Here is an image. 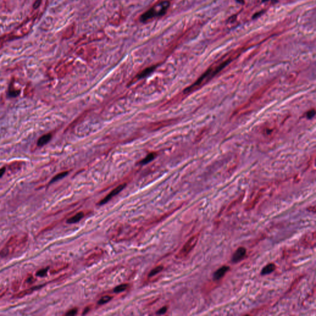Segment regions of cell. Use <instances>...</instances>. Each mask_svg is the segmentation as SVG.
Instances as JSON below:
<instances>
[{
  "label": "cell",
  "instance_id": "obj_1",
  "mask_svg": "<svg viewBox=\"0 0 316 316\" xmlns=\"http://www.w3.org/2000/svg\"><path fill=\"white\" fill-rule=\"evenodd\" d=\"M27 240L28 235L25 233L12 236L0 250V258L5 259L13 256L17 251L21 250L25 246Z\"/></svg>",
  "mask_w": 316,
  "mask_h": 316
},
{
  "label": "cell",
  "instance_id": "obj_2",
  "mask_svg": "<svg viewBox=\"0 0 316 316\" xmlns=\"http://www.w3.org/2000/svg\"><path fill=\"white\" fill-rule=\"evenodd\" d=\"M170 6V2L167 0L158 2L149 10L141 14L140 21L147 22L154 18H157L164 16L168 11Z\"/></svg>",
  "mask_w": 316,
  "mask_h": 316
},
{
  "label": "cell",
  "instance_id": "obj_3",
  "mask_svg": "<svg viewBox=\"0 0 316 316\" xmlns=\"http://www.w3.org/2000/svg\"><path fill=\"white\" fill-rule=\"evenodd\" d=\"M138 229L135 227L128 225H121L117 227L113 232H111V237L115 241H124L130 239L137 235Z\"/></svg>",
  "mask_w": 316,
  "mask_h": 316
},
{
  "label": "cell",
  "instance_id": "obj_4",
  "mask_svg": "<svg viewBox=\"0 0 316 316\" xmlns=\"http://www.w3.org/2000/svg\"><path fill=\"white\" fill-rule=\"evenodd\" d=\"M199 234L197 233L193 236H192L183 245L182 248L180 250L179 253L177 254V257L179 259H182L187 256L190 252L195 248L199 239Z\"/></svg>",
  "mask_w": 316,
  "mask_h": 316
},
{
  "label": "cell",
  "instance_id": "obj_5",
  "mask_svg": "<svg viewBox=\"0 0 316 316\" xmlns=\"http://www.w3.org/2000/svg\"><path fill=\"white\" fill-rule=\"evenodd\" d=\"M125 186H126L125 183H122V184L119 185L116 188L113 189L107 196H105L102 200H101L98 202V204L99 205V206H101V205H104V204H105L106 203H107L113 198H114L115 196L118 195L121 191H122L124 189V188L125 187Z\"/></svg>",
  "mask_w": 316,
  "mask_h": 316
},
{
  "label": "cell",
  "instance_id": "obj_6",
  "mask_svg": "<svg viewBox=\"0 0 316 316\" xmlns=\"http://www.w3.org/2000/svg\"><path fill=\"white\" fill-rule=\"evenodd\" d=\"M246 253V249L244 247H240L238 248L234 254H233L232 258V262L233 263H237L240 262L241 260H242L244 257L245 256Z\"/></svg>",
  "mask_w": 316,
  "mask_h": 316
},
{
  "label": "cell",
  "instance_id": "obj_7",
  "mask_svg": "<svg viewBox=\"0 0 316 316\" xmlns=\"http://www.w3.org/2000/svg\"><path fill=\"white\" fill-rule=\"evenodd\" d=\"M44 285H38V286H35V287H30V288H27L25 289V290H23L17 294H16L14 296L15 298H22L27 295H30L31 293H32L33 292H34L35 291L40 289V288L43 287V286H44Z\"/></svg>",
  "mask_w": 316,
  "mask_h": 316
},
{
  "label": "cell",
  "instance_id": "obj_8",
  "mask_svg": "<svg viewBox=\"0 0 316 316\" xmlns=\"http://www.w3.org/2000/svg\"><path fill=\"white\" fill-rule=\"evenodd\" d=\"M229 269H230L229 267L226 266H222V268H219L218 270H217L214 272V276H213L214 279L215 280H218L221 279L225 275V274L229 271Z\"/></svg>",
  "mask_w": 316,
  "mask_h": 316
},
{
  "label": "cell",
  "instance_id": "obj_9",
  "mask_svg": "<svg viewBox=\"0 0 316 316\" xmlns=\"http://www.w3.org/2000/svg\"><path fill=\"white\" fill-rule=\"evenodd\" d=\"M52 135L51 133H46L41 136L37 141V146L39 147H42L46 144H47L51 139Z\"/></svg>",
  "mask_w": 316,
  "mask_h": 316
},
{
  "label": "cell",
  "instance_id": "obj_10",
  "mask_svg": "<svg viewBox=\"0 0 316 316\" xmlns=\"http://www.w3.org/2000/svg\"><path fill=\"white\" fill-rule=\"evenodd\" d=\"M84 213L83 212H79L78 213L75 214L74 216H72L69 219L67 220V223L68 224H75L78 222H79L83 217H84Z\"/></svg>",
  "mask_w": 316,
  "mask_h": 316
},
{
  "label": "cell",
  "instance_id": "obj_11",
  "mask_svg": "<svg viewBox=\"0 0 316 316\" xmlns=\"http://www.w3.org/2000/svg\"><path fill=\"white\" fill-rule=\"evenodd\" d=\"M276 269V266L273 264V263H270V264L266 266L261 271V274L264 276L267 274H269L272 272H273Z\"/></svg>",
  "mask_w": 316,
  "mask_h": 316
},
{
  "label": "cell",
  "instance_id": "obj_12",
  "mask_svg": "<svg viewBox=\"0 0 316 316\" xmlns=\"http://www.w3.org/2000/svg\"><path fill=\"white\" fill-rule=\"evenodd\" d=\"M102 251H99V252L96 251V252L93 253L90 256H89V257L87 258L86 261H87V262L89 263L90 265L92 264L93 263V261H97L98 260H99L100 259V257L102 256Z\"/></svg>",
  "mask_w": 316,
  "mask_h": 316
},
{
  "label": "cell",
  "instance_id": "obj_13",
  "mask_svg": "<svg viewBox=\"0 0 316 316\" xmlns=\"http://www.w3.org/2000/svg\"><path fill=\"white\" fill-rule=\"evenodd\" d=\"M155 69V67H148L146 69H145L144 71H143L139 75H138V77L140 79H142V78H144L148 75H149L151 73H152L154 70Z\"/></svg>",
  "mask_w": 316,
  "mask_h": 316
},
{
  "label": "cell",
  "instance_id": "obj_14",
  "mask_svg": "<svg viewBox=\"0 0 316 316\" xmlns=\"http://www.w3.org/2000/svg\"><path fill=\"white\" fill-rule=\"evenodd\" d=\"M163 269H164V267L163 266H158L157 267H156L155 268L152 269L150 271V272L148 274V277H152L158 274L163 270Z\"/></svg>",
  "mask_w": 316,
  "mask_h": 316
},
{
  "label": "cell",
  "instance_id": "obj_15",
  "mask_svg": "<svg viewBox=\"0 0 316 316\" xmlns=\"http://www.w3.org/2000/svg\"><path fill=\"white\" fill-rule=\"evenodd\" d=\"M67 174H68V172H61V173H60V174H57L56 175H55L53 178H52V179L51 180V181H50L49 183H54V182H56V181H58V180H61V179H63V178H64V177H65Z\"/></svg>",
  "mask_w": 316,
  "mask_h": 316
},
{
  "label": "cell",
  "instance_id": "obj_16",
  "mask_svg": "<svg viewBox=\"0 0 316 316\" xmlns=\"http://www.w3.org/2000/svg\"><path fill=\"white\" fill-rule=\"evenodd\" d=\"M35 278L32 275L30 274L26 277V279L24 282V285L25 287H30L32 284L35 283Z\"/></svg>",
  "mask_w": 316,
  "mask_h": 316
},
{
  "label": "cell",
  "instance_id": "obj_17",
  "mask_svg": "<svg viewBox=\"0 0 316 316\" xmlns=\"http://www.w3.org/2000/svg\"><path fill=\"white\" fill-rule=\"evenodd\" d=\"M128 287H129V284H127V283H123V284L119 285L114 289V292L117 293L122 292V291H125V290H127L128 288Z\"/></svg>",
  "mask_w": 316,
  "mask_h": 316
},
{
  "label": "cell",
  "instance_id": "obj_18",
  "mask_svg": "<svg viewBox=\"0 0 316 316\" xmlns=\"http://www.w3.org/2000/svg\"><path fill=\"white\" fill-rule=\"evenodd\" d=\"M113 299V296H109V295H106V296H102V298H101L99 301H98V304L99 305H102V304H104L106 303H108V302H110L111 299Z\"/></svg>",
  "mask_w": 316,
  "mask_h": 316
},
{
  "label": "cell",
  "instance_id": "obj_19",
  "mask_svg": "<svg viewBox=\"0 0 316 316\" xmlns=\"http://www.w3.org/2000/svg\"><path fill=\"white\" fill-rule=\"evenodd\" d=\"M155 157V154L154 153H151L149 154H148L145 159H143L141 161V164H147L148 163H149L150 161H151L152 160H154V158Z\"/></svg>",
  "mask_w": 316,
  "mask_h": 316
},
{
  "label": "cell",
  "instance_id": "obj_20",
  "mask_svg": "<svg viewBox=\"0 0 316 316\" xmlns=\"http://www.w3.org/2000/svg\"><path fill=\"white\" fill-rule=\"evenodd\" d=\"M48 272V268L41 269L37 272L36 276L39 277H44L46 276Z\"/></svg>",
  "mask_w": 316,
  "mask_h": 316
},
{
  "label": "cell",
  "instance_id": "obj_21",
  "mask_svg": "<svg viewBox=\"0 0 316 316\" xmlns=\"http://www.w3.org/2000/svg\"><path fill=\"white\" fill-rule=\"evenodd\" d=\"M20 93V90H14V89H10L9 91H8V95L10 96V97H16L17 96H18Z\"/></svg>",
  "mask_w": 316,
  "mask_h": 316
},
{
  "label": "cell",
  "instance_id": "obj_22",
  "mask_svg": "<svg viewBox=\"0 0 316 316\" xmlns=\"http://www.w3.org/2000/svg\"><path fill=\"white\" fill-rule=\"evenodd\" d=\"M78 309L77 308H73L72 309H70L66 313V315H75L77 314Z\"/></svg>",
  "mask_w": 316,
  "mask_h": 316
},
{
  "label": "cell",
  "instance_id": "obj_23",
  "mask_svg": "<svg viewBox=\"0 0 316 316\" xmlns=\"http://www.w3.org/2000/svg\"><path fill=\"white\" fill-rule=\"evenodd\" d=\"M168 310V307L167 306H164V307H161L160 309H159L157 310V314H165Z\"/></svg>",
  "mask_w": 316,
  "mask_h": 316
},
{
  "label": "cell",
  "instance_id": "obj_24",
  "mask_svg": "<svg viewBox=\"0 0 316 316\" xmlns=\"http://www.w3.org/2000/svg\"><path fill=\"white\" fill-rule=\"evenodd\" d=\"M5 171H6V168L5 167H3L2 168L0 169V178L3 177V175L5 173Z\"/></svg>",
  "mask_w": 316,
  "mask_h": 316
},
{
  "label": "cell",
  "instance_id": "obj_25",
  "mask_svg": "<svg viewBox=\"0 0 316 316\" xmlns=\"http://www.w3.org/2000/svg\"><path fill=\"white\" fill-rule=\"evenodd\" d=\"M314 114H315V112H314V110H313L312 111L309 112V113H308V116L310 118H312V117L314 116Z\"/></svg>",
  "mask_w": 316,
  "mask_h": 316
},
{
  "label": "cell",
  "instance_id": "obj_26",
  "mask_svg": "<svg viewBox=\"0 0 316 316\" xmlns=\"http://www.w3.org/2000/svg\"><path fill=\"white\" fill-rule=\"evenodd\" d=\"M90 310V308H89V307L86 308V309L84 310V312H83V315H85V314H86L87 313H88V310Z\"/></svg>",
  "mask_w": 316,
  "mask_h": 316
},
{
  "label": "cell",
  "instance_id": "obj_27",
  "mask_svg": "<svg viewBox=\"0 0 316 316\" xmlns=\"http://www.w3.org/2000/svg\"><path fill=\"white\" fill-rule=\"evenodd\" d=\"M266 1H268V0H262V2H266Z\"/></svg>",
  "mask_w": 316,
  "mask_h": 316
}]
</instances>
